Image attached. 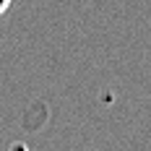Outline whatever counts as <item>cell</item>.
<instances>
[{"mask_svg": "<svg viewBox=\"0 0 151 151\" xmlns=\"http://www.w3.org/2000/svg\"><path fill=\"white\" fill-rule=\"evenodd\" d=\"M13 5V0H0V16H5L8 13V8Z\"/></svg>", "mask_w": 151, "mask_h": 151, "instance_id": "obj_1", "label": "cell"}]
</instances>
